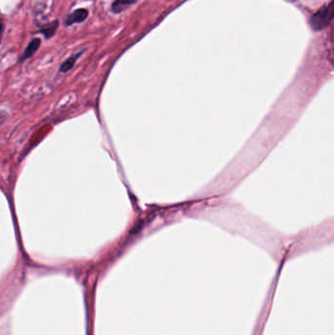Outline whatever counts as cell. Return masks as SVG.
I'll return each mask as SVG.
<instances>
[{"label":"cell","mask_w":334,"mask_h":335,"mask_svg":"<svg viewBox=\"0 0 334 335\" xmlns=\"http://www.w3.org/2000/svg\"><path fill=\"white\" fill-rule=\"evenodd\" d=\"M334 18V5L331 2L328 6H324L311 19V26L315 31H322L327 28Z\"/></svg>","instance_id":"1"},{"label":"cell","mask_w":334,"mask_h":335,"mask_svg":"<svg viewBox=\"0 0 334 335\" xmlns=\"http://www.w3.org/2000/svg\"><path fill=\"white\" fill-rule=\"evenodd\" d=\"M88 17V10L85 8H78L74 10L72 13L68 14L64 20V25L66 27L73 26L74 24H80L84 22Z\"/></svg>","instance_id":"2"},{"label":"cell","mask_w":334,"mask_h":335,"mask_svg":"<svg viewBox=\"0 0 334 335\" xmlns=\"http://www.w3.org/2000/svg\"><path fill=\"white\" fill-rule=\"evenodd\" d=\"M40 45H41V39H40V38H38V37L33 38V39L30 41V43L28 44V46H27V48L25 49V51H24V53L22 54V56L20 57L19 63H23V62H25L26 60H28V59H30L31 57H33V56L37 53V51L39 49Z\"/></svg>","instance_id":"3"},{"label":"cell","mask_w":334,"mask_h":335,"mask_svg":"<svg viewBox=\"0 0 334 335\" xmlns=\"http://www.w3.org/2000/svg\"><path fill=\"white\" fill-rule=\"evenodd\" d=\"M59 26H60L59 20H54L52 22L40 26L38 33L41 34L45 39H50L55 36L57 30L59 29Z\"/></svg>","instance_id":"4"},{"label":"cell","mask_w":334,"mask_h":335,"mask_svg":"<svg viewBox=\"0 0 334 335\" xmlns=\"http://www.w3.org/2000/svg\"><path fill=\"white\" fill-rule=\"evenodd\" d=\"M137 0H114L111 5V11L114 14H120L130 6L134 4Z\"/></svg>","instance_id":"5"},{"label":"cell","mask_w":334,"mask_h":335,"mask_svg":"<svg viewBox=\"0 0 334 335\" xmlns=\"http://www.w3.org/2000/svg\"><path fill=\"white\" fill-rule=\"evenodd\" d=\"M84 51H85V49H83V50H81V51H79V52H76L75 54L70 56L68 59H66V60L61 64L59 71H60L61 73H67L70 70H72L73 67L74 66L76 60L84 53Z\"/></svg>","instance_id":"6"},{"label":"cell","mask_w":334,"mask_h":335,"mask_svg":"<svg viewBox=\"0 0 334 335\" xmlns=\"http://www.w3.org/2000/svg\"><path fill=\"white\" fill-rule=\"evenodd\" d=\"M3 33H4V23L0 19V44H1V41H2V37H3Z\"/></svg>","instance_id":"7"}]
</instances>
